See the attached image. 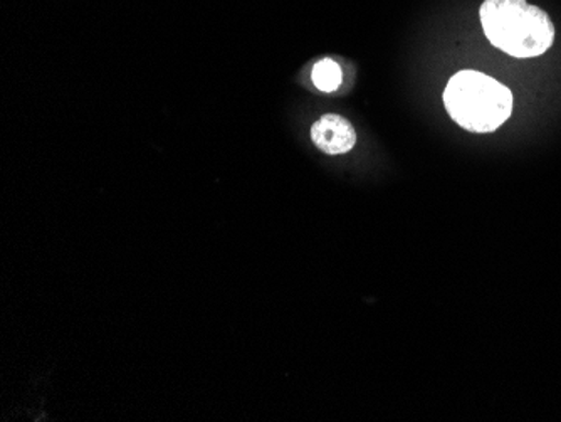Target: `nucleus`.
I'll return each instance as SVG.
<instances>
[{"instance_id": "f03ea898", "label": "nucleus", "mask_w": 561, "mask_h": 422, "mask_svg": "<svg viewBox=\"0 0 561 422\" xmlns=\"http://www.w3.org/2000/svg\"><path fill=\"white\" fill-rule=\"evenodd\" d=\"M444 106L450 118L472 134H491L513 113V94L484 72L459 71L444 90Z\"/></svg>"}, {"instance_id": "20e7f679", "label": "nucleus", "mask_w": 561, "mask_h": 422, "mask_svg": "<svg viewBox=\"0 0 561 422\" xmlns=\"http://www.w3.org/2000/svg\"><path fill=\"white\" fill-rule=\"evenodd\" d=\"M311 80H313L318 90L324 91V93H333L342 84V68L333 59H321L320 62L314 65Z\"/></svg>"}, {"instance_id": "7ed1b4c3", "label": "nucleus", "mask_w": 561, "mask_h": 422, "mask_svg": "<svg viewBox=\"0 0 561 422\" xmlns=\"http://www.w3.org/2000/svg\"><path fill=\"white\" fill-rule=\"evenodd\" d=\"M311 140L321 152L328 156H342L355 147V128L343 116L328 113L314 123L311 128Z\"/></svg>"}, {"instance_id": "f257e3e1", "label": "nucleus", "mask_w": 561, "mask_h": 422, "mask_svg": "<svg viewBox=\"0 0 561 422\" xmlns=\"http://www.w3.org/2000/svg\"><path fill=\"white\" fill-rule=\"evenodd\" d=\"M479 18L490 43L513 58H538L553 46V21L528 0H484Z\"/></svg>"}]
</instances>
